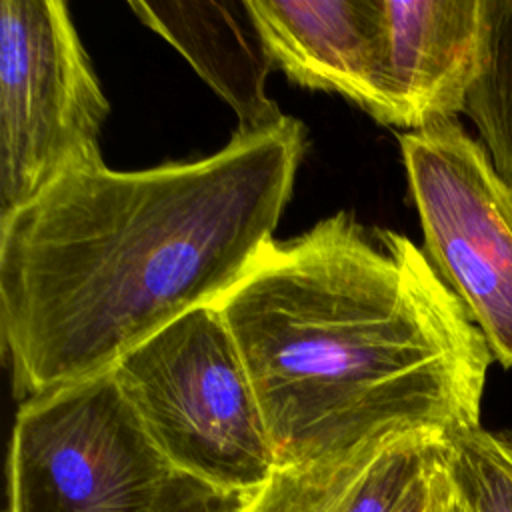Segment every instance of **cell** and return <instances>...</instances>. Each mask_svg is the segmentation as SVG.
<instances>
[{"label": "cell", "instance_id": "1", "mask_svg": "<svg viewBox=\"0 0 512 512\" xmlns=\"http://www.w3.org/2000/svg\"><path fill=\"white\" fill-rule=\"evenodd\" d=\"M306 130L284 116L212 156L62 176L0 218V336L28 400L112 370L256 264L290 200Z\"/></svg>", "mask_w": 512, "mask_h": 512}, {"label": "cell", "instance_id": "2", "mask_svg": "<svg viewBox=\"0 0 512 512\" xmlns=\"http://www.w3.org/2000/svg\"><path fill=\"white\" fill-rule=\"evenodd\" d=\"M216 308L248 368L276 468L480 424L492 352L404 234L334 214L272 240Z\"/></svg>", "mask_w": 512, "mask_h": 512}, {"label": "cell", "instance_id": "3", "mask_svg": "<svg viewBox=\"0 0 512 512\" xmlns=\"http://www.w3.org/2000/svg\"><path fill=\"white\" fill-rule=\"evenodd\" d=\"M112 374L176 472L250 494L276 470L256 390L216 304L160 328Z\"/></svg>", "mask_w": 512, "mask_h": 512}, {"label": "cell", "instance_id": "4", "mask_svg": "<svg viewBox=\"0 0 512 512\" xmlns=\"http://www.w3.org/2000/svg\"><path fill=\"white\" fill-rule=\"evenodd\" d=\"M8 512H158L176 476L112 370L20 402Z\"/></svg>", "mask_w": 512, "mask_h": 512}, {"label": "cell", "instance_id": "5", "mask_svg": "<svg viewBox=\"0 0 512 512\" xmlns=\"http://www.w3.org/2000/svg\"><path fill=\"white\" fill-rule=\"evenodd\" d=\"M110 104L60 0L0 2V218L104 164Z\"/></svg>", "mask_w": 512, "mask_h": 512}, {"label": "cell", "instance_id": "6", "mask_svg": "<svg viewBox=\"0 0 512 512\" xmlns=\"http://www.w3.org/2000/svg\"><path fill=\"white\" fill-rule=\"evenodd\" d=\"M398 140L426 256L512 368V184L456 118Z\"/></svg>", "mask_w": 512, "mask_h": 512}, {"label": "cell", "instance_id": "7", "mask_svg": "<svg viewBox=\"0 0 512 512\" xmlns=\"http://www.w3.org/2000/svg\"><path fill=\"white\" fill-rule=\"evenodd\" d=\"M274 66L312 90L338 92L388 124L384 0H246Z\"/></svg>", "mask_w": 512, "mask_h": 512}, {"label": "cell", "instance_id": "8", "mask_svg": "<svg viewBox=\"0 0 512 512\" xmlns=\"http://www.w3.org/2000/svg\"><path fill=\"white\" fill-rule=\"evenodd\" d=\"M388 126L406 132L464 112L480 70L484 0H384Z\"/></svg>", "mask_w": 512, "mask_h": 512}, {"label": "cell", "instance_id": "9", "mask_svg": "<svg viewBox=\"0 0 512 512\" xmlns=\"http://www.w3.org/2000/svg\"><path fill=\"white\" fill-rule=\"evenodd\" d=\"M444 448L446 436L414 432L338 456L278 466L244 496L238 512H398Z\"/></svg>", "mask_w": 512, "mask_h": 512}, {"label": "cell", "instance_id": "10", "mask_svg": "<svg viewBox=\"0 0 512 512\" xmlns=\"http://www.w3.org/2000/svg\"><path fill=\"white\" fill-rule=\"evenodd\" d=\"M128 6L230 104L240 120L238 130H260L284 120L286 114L264 90L274 64L246 0L128 2Z\"/></svg>", "mask_w": 512, "mask_h": 512}, {"label": "cell", "instance_id": "11", "mask_svg": "<svg viewBox=\"0 0 512 512\" xmlns=\"http://www.w3.org/2000/svg\"><path fill=\"white\" fill-rule=\"evenodd\" d=\"M464 112L496 170L512 184V0H484L480 70Z\"/></svg>", "mask_w": 512, "mask_h": 512}, {"label": "cell", "instance_id": "12", "mask_svg": "<svg viewBox=\"0 0 512 512\" xmlns=\"http://www.w3.org/2000/svg\"><path fill=\"white\" fill-rule=\"evenodd\" d=\"M446 466L462 512H512V436L480 424L454 432Z\"/></svg>", "mask_w": 512, "mask_h": 512}, {"label": "cell", "instance_id": "13", "mask_svg": "<svg viewBox=\"0 0 512 512\" xmlns=\"http://www.w3.org/2000/svg\"><path fill=\"white\" fill-rule=\"evenodd\" d=\"M246 494L224 492L202 480L176 472L158 512H238Z\"/></svg>", "mask_w": 512, "mask_h": 512}, {"label": "cell", "instance_id": "14", "mask_svg": "<svg viewBox=\"0 0 512 512\" xmlns=\"http://www.w3.org/2000/svg\"><path fill=\"white\" fill-rule=\"evenodd\" d=\"M456 490L446 466V448L412 486L398 512H456Z\"/></svg>", "mask_w": 512, "mask_h": 512}, {"label": "cell", "instance_id": "15", "mask_svg": "<svg viewBox=\"0 0 512 512\" xmlns=\"http://www.w3.org/2000/svg\"><path fill=\"white\" fill-rule=\"evenodd\" d=\"M456 498H458V496H456ZM456 512H462V508H460V502L456 504Z\"/></svg>", "mask_w": 512, "mask_h": 512}]
</instances>
